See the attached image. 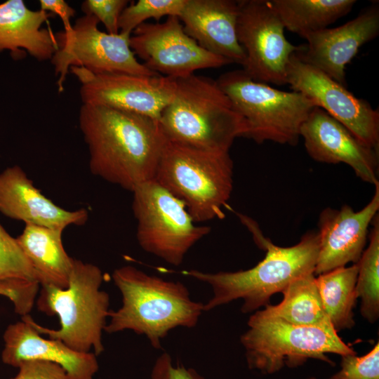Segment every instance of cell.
<instances>
[{
  "instance_id": "1",
  "label": "cell",
  "mask_w": 379,
  "mask_h": 379,
  "mask_svg": "<svg viewBox=\"0 0 379 379\" xmlns=\"http://www.w3.org/2000/svg\"><path fill=\"white\" fill-rule=\"evenodd\" d=\"M79 124L93 175L130 192L154 178L167 142L158 121L111 107L82 104Z\"/></svg>"
},
{
  "instance_id": "2",
  "label": "cell",
  "mask_w": 379,
  "mask_h": 379,
  "mask_svg": "<svg viewBox=\"0 0 379 379\" xmlns=\"http://www.w3.org/2000/svg\"><path fill=\"white\" fill-rule=\"evenodd\" d=\"M258 245L266 250L262 260L246 270L204 272L197 270L183 274L208 284L213 296L204 304V311L242 299L241 312L250 313L270 304L271 297L284 290L295 279L314 273L319 252L317 232L310 231L300 241L289 247H281L264 238L249 222Z\"/></svg>"
},
{
  "instance_id": "3",
  "label": "cell",
  "mask_w": 379,
  "mask_h": 379,
  "mask_svg": "<svg viewBox=\"0 0 379 379\" xmlns=\"http://www.w3.org/2000/svg\"><path fill=\"white\" fill-rule=\"evenodd\" d=\"M112 279L122 296V305L110 310L105 331L131 330L145 335L154 348L172 329L193 328L204 312V304L192 300L187 288L150 275L131 265L114 270Z\"/></svg>"
},
{
  "instance_id": "4",
  "label": "cell",
  "mask_w": 379,
  "mask_h": 379,
  "mask_svg": "<svg viewBox=\"0 0 379 379\" xmlns=\"http://www.w3.org/2000/svg\"><path fill=\"white\" fill-rule=\"evenodd\" d=\"M174 96L159 121L168 142L229 153L246 125L216 81L192 74L176 79Z\"/></svg>"
},
{
  "instance_id": "5",
  "label": "cell",
  "mask_w": 379,
  "mask_h": 379,
  "mask_svg": "<svg viewBox=\"0 0 379 379\" xmlns=\"http://www.w3.org/2000/svg\"><path fill=\"white\" fill-rule=\"evenodd\" d=\"M102 281V272L98 266L74 259L67 287L41 286L36 300L41 312L58 317L59 328L42 326L29 314L22 317V319L41 335L59 340L78 352H91L93 350L98 356L105 350L102 331L110 312L109 296L100 289Z\"/></svg>"
},
{
  "instance_id": "6",
  "label": "cell",
  "mask_w": 379,
  "mask_h": 379,
  "mask_svg": "<svg viewBox=\"0 0 379 379\" xmlns=\"http://www.w3.org/2000/svg\"><path fill=\"white\" fill-rule=\"evenodd\" d=\"M180 200L195 222L223 217L233 188L230 153L166 142L154 178Z\"/></svg>"
},
{
  "instance_id": "7",
  "label": "cell",
  "mask_w": 379,
  "mask_h": 379,
  "mask_svg": "<svg viewBox=\"0 0 379 379\" xmlns=\"http://www.w3.org/2000/svg\"><path fill=\"white\" fill-rule=\"evenodd\" d=\"M216 82L246 125L244 138L260 144L295 145L315 104L300 93L284 91L251 79L243 69L222 74Z\"/></svg>"
},
{
  "instance_id": "8",
  "label": "cell",
  "mask_w": 379,
  "mask_h": 379,
  "mask_svg": "<svg viewBox=\"0 0 379 379\" xmlns=\"http://www.w3.org/2000/svg\"><path fill=\"white\" fill-rule=\"evenodd\" d=\"M248 327L240 338L248 366L265 374L274 373L284 366H301L309 359L333 366L327 354L341 357L357 354L335 331L295 325L264 316L258 310L250 316Z\"/></svg>"
},
{
  "instance_id": "9",
  "label": "cell",
  "mask_w": 379,
  "mask_h": 379,
  "mask_svg": "<svg viewBox=\"0 0 379 379\" xmlns=\"http://www.w3.org/2000/svg\"><path fill=\"white\" fill-rule=\"evenodd\" d=\"M131 192L140 246L170 265H180L189 250L211 230L196 225L184 204L154 179Z\"/></svg>"
},
{
  "instance_id": "10",
  "label": "cell",
  "mask_w": 379,
  "mask_h": 379,
  "mask_svg": "<svg viewBox=\"0 0 379 379\" xmlns=\"http://www.w3.org/2000/svg\"><path fill=\"white\" fill-rule=\"evenodd\" d=\"M92 15L79 18L69 32L55 34L58 49L51 58L58 77V91L71 67H81L96 73H125L141 76L156 74L140 63L130 46L131 34H109L98 29Z\"/></svg>"
},
{
  "instance_id": "11",
  "label": "cell",
  "mask_w": 379,
  "mask_h": 379,
  "mask_svg": "<svg viewBox=\"0 0 379 379\" xmlns=\"http://www.w3.org/2000/svg\"><path fill=\"white\" fill-rule=\"evenodd\" d=\"M239 7L237 38L246 54L243 70L256 81L286 84L291 57L300 46L286 39L271 0H241Z\"/></svg>"
},
{
  "instance_id": "12",
  "label": "cell",
  "mask_w": 379,
  "mask_h": 379,
  "mask_svg": "<svg viewBox=\"0 0 379 379\" xmlns=\"http://www.w3.org/2000/svg\"><path fill=\"white\" fill-rule=\"evenodd\" d=\"M130 46L148 69L175 79L198 69L232 63L201 47L185 33L178 16L167 17L163 22L140 25L131 34Z\"/></svg>"
},
{
  "instance_id": "13",
  "label": "cell",
  "mask_w": 379,
  "mask_h": 379,
  "mask_svg": "<svg viewBox=\"0 0 379 379\" xmlns=\"http://www.w3.org/2000/svg\"><path fill=\"white\" fill-rule=\"evenodd\" d=\"M287 84L340 122L362 144L378 152L379 111L367 101L302 60L296 52L288 65Z\"/></svg>"
},
{
  "instance_id": "14",
  "label": "cell",
  "mask_w": 379,
  "mask_h": 379,
  "mask_svg": "<svg viewBox=\"0 0 379 379\" xmlns=\"http://www.w3.org/2000/svg\"><path fill=\"white\" fill-rule=\"evenodd\" d=\"M69 70L80 83L83 104L111 107L158 121L176 88L175 79L160 74H96L81 67Z\"/></svg>"
},
{
  "instance_id": "15",
  "label": "cell",
  "mask_w": 379,
  "mask_h": 379,
  "mask_svg": "<svg viewBox=\"0 0 379 379\" xmlns=\"http://www.w3.org/2000/svg\"><path fill=\"white\" fill-rule=\"evenodd\" d=\"M371 201L355 211L349 205L326 208L319 215V252L314 275L357 263L365 249L368 227L379 210V183Z\"/></svg>"
},
{
  "instance_id": "16",
  "label": "cell",
  "mask_w": 379,
  "mask_h": 379,
  "mask_svg": "<svg viewBox=\"0 0 379 379\" xmlns=\"http://www.w3.org/2000/svg\"><path fill=\"white\" fill-rule=\"evenodd\" d=\"M379 33V8L373 6L355 18L334 28H325L302 37L307 44L296 52L304 62L346 86L345 66L366 43Z\"/></svg>"
},
{
  "instance_id": "17",
  "label": "cell",
  "mask_w": 379,
  "mask_h": 379,
  "mask_svg": "<svg viewBox=\"0 0 379 379\" xmlns=\"http://www.w3.org/2000/svg\"><path fill=\"white\" fill-rule=\"evenodd\" d=\"M300 137L314 161L345 164L364 182L374 186L379 183L378 152L362 144L324 109H312L301 126Z\"/></svg>"
},
{
  "instance_id": "18",
  "label": "cell",
  "mask_w": 379,
  "mask_h": 379,
  "mask_svg": "<svg viewBox=\"0 0 379 379\" xmlns=\"http://www.w3.org/2000/svg\"><path fill=\"white\" fill-rule=\"evenodd\" d=\"M0 212L25 224L64 230L83 225L88 218L85 208L64 209L46 197L18 166L0 173Z\"/></svg>"
},
{
  "instance_id": "19",
  "label": "cell",
  "mask_w": 379,
  "mask_h": 379,
  "mask_svg": "<svg viewBox=\"0 0 379 379\" xmlns=\"http://www.w3.org/2000/svg\"><path fill=\"white\" fill-rule=\"evenodd\" d=\"M3 339L1 360L11 366L18 368L25 361H46L61 366L68 379H93L99 368L93 352H78L59 340L45 338L22 319L7 326Z\"/></svg>"
},
{
  "instance_id": "20",
  "label": "cell",
  "mask_w": 379,
  "mask_h": 379,
  "mask_svg": "<svg viewBox=\"0 0 379 379\" xmlns=\"http://www.w3.org/2000/svg\"><path fill=\"white\" fill-rule=\"evenodd\" d=\"M239 1L187 0L179 19L185 33L207 51L243 66L237 33Z\"/></svg>"
},
{
  "instance_id": "21",
  "label": "cell",
  "mask_w": 379,
  "mask_h": 379,
  "mask_svg": "<svg viewBox=\"0 0 379 379\" xmlns=\"http://www.w3.org/2000/svg\"><path fill=\"white\" fill-rule=\"evenodd\" d=\"M52 16L29 9L22 0L0 4V53L9 51L13 60L27 53L39 61L51 60L58 49L56 36L42 25Z\"/></svg>"
},
{
  "instance_id": "22",
  "label": "cell",
  "mask_w": 379,
  "mask_h": 379,
  "mask_svg": "<svg viewBox=\"0 0 379 379\" xmlns=\"http://www.w3.org/2000/svg\"><path fill=\"white\" fill-rule=\"evenodd\" d=\"M62 230L25 224L16 239L29 260L41 286L65 288L69 284L74 258L65 250Z\"/></svg>"
},
{
  "instance_id": "23",
  "label": "cell",
  "mask_w": 379,
  "mask_h": 379,
  "mask_svg": "<svg viewBox=\"0 0 379 379\" xmlns=\"http://www.w3.org/2000/svg\"><path fill=\"white\" fill-rule=\"evenodd\" d=\"M282 293L284 297L279 304H269L258 310L259 312L298 326L335 331L324 310L314 273L295 279Z\"/></svg>"
},
{
  "instance_id": "24",
  "label": "cell",
  "mask_w": 379,
  "mask_h": 379,
  "mask_svg": "<svg viewBox=\"0 0 379 379\" xmlns=\"http://www.w3.org/2000/svg\"><path fill=\"white\" fill-rule=\"evenodd\" d=\"M285 29L302 36L327 28L350 12L355 0H271Z\"/></svg>"
},
{
  "instance_id": "25",
  "label": "cell",
  "mask_w": 379,
  "mask_h": 379,
  "mask_svg": "<svg viewBox=\"0 0 379 379\" xmlns=\"http://www.w3.org/2000/svg\"><path fill=\"white\" fill-rule=\"evenodd\" d=\"M357 263L341 267L317 275L316 282L324 310L333 328H352L354 324V309L357 299L356 283Z\"/></svg>"
},
{
  "instance_id": "26",
  "label": "cell",
  "mask_w": 379,
  "mask_h": 379,
  "mask_svg": "<svg viewBox=\"0 0 379 379\" xmlns=\"http://www.w3.org/2000/svg\"><path fill=\"white\" fill-rule=\"evenodd\" d=\"M369 244L357 262L356 283L357 298L361 300V314L370 323L379 317V218H373Z\"/></svg>"
},
{
  "instance_id": "27",
  "label": "cell",
  "mask_w": 379,
  "mask_h": 379,
  "mask_svg": "<svg viewBox=\"0 0 379 379\" xmlns=\"http://www.w3.org/2000/svg\"><path fill=\"white\" fill-rule=\"evenodd\" d=\"M187 0H138L131 1L122 11L119 20V32L131 34L149 18L159 21L166 16L179 17Z\"/></svg>"
},
{
  "instance_id": "28",
  "label": "cell",
  "mask_w": 379,
  "mask_h": 379,
  "mask_svg": "<svg viewBox=\"0 0 379 379\" xmlns=\"http://www.w3.org/2000/svg\"><path fill=\"white\" fill-rule=\"evenodd\" d=\"M8 280L38 282L17 239L11 237L0 224V281Z\"/></svg>"
},
{
  "instance_id": "29",
  "label": "cell",
  "mask_w": 379,
  "mask_h": 379,
  "mask_svg": "<svg viewBox=\"0 0 379 379\" xmlns=\"http://www.w3.org/2000/svg\"><path fill=\"white\" fill-rule=\"evenodd\" d=\"M340 369L328 379H379V343L365 355L341 357Z\"/></svg>"
},
{
  "instance_id": "30",
  "label": "cell",
  "mask_w": 379,
  "mask_h": 379,
  "mask_svg": "<svg viewBox=\"0 0 379 379\" xmlns=\"http://www.w3.org/2000/svg\"><path fill=\"white\" fill-rule=\"evenodd\" d=\"M37 282L8 280L0 281V295L13 303L15 312L22 317L29 314L36 300L39 289Z\"/></svg>"
},
{
  "instance_id": "31",
  "label": "cell",
  "mask_w": 379,
  "mask_h": 379,
  "mask_svg": "<svg viewBox=\"0 0 379 379\" xmlns=\"http://www.w3.org/2000/svg\"><path fill=\"white\" fill-rule=\"evenodd\" d=\"M128 2L127 0H86L81 4V10L84 15H92L101 22L106 32L117 34L119 33V18Z\"/></svg>"
},
{
  "instance_id": "32",
  "label": "cell",
  "mask_w": 379,
  "mask_h": 379,
  "mask_svg": "<svg viewBox=\"0 0 379 379\" xmlns=\"http://www.w3.org/2000/svg\"><path fill=\"white\" fill-rule=\"evenodd\" d=\"M18 368V373L11 379H68L61 366L46 361H25Z\"/></svg>"
},
{
  "instance_id": "33",
  "label": "cell",
  "mask_w": 379,
  "mask_h": 379,
  "mask_svg": "<svg viewBox=\"0 0 379 379\" xmlns=\"http://www.w3.org/2000/svg\"><path fill=\"white\" fill-rule=\"evenodd\" d=\"M152 379H205L196 371L182 365L172 364L171 356L164 353L156 360L152 368Z\"/></svg>"
},
{
  "instance_id": "34",
  "label": "cell",
  "mask_w": 379,
  "mask_h": 379,
  "mask_svg": "<svg viewBox=\"0 0 379 379\" xmlns=\"http://www.w3.org/2000/svg\"><path fill=\"white\" fill-rule=\"evenodd\" d=\"M40 9L58 15L64 25V32L71 30L70 20L75 16L76 11L64 0H40Z\"/></svg>"
},
{
  "instance_id": "35",
  "label": "cell",
  "mask_w": 379,
  "mask_h": 379,
  "mask_svg": "<svg viewBox=\"0 0 379 379\" xmlns=\"http://www.w3.org/2000/svg\"><path fill=\"white\" fill-rule=\"evenodd\" d=\"M307 379H316L314 377H311V378H309Z\"/></svg>"
}]
</instances>
